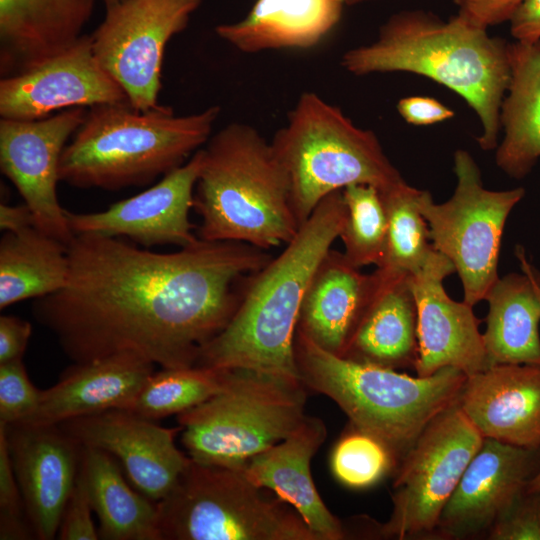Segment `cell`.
Here are the masks:
<instances>
[{
	"instance_id": "cell-1",
	"label": "cell",
	"mask_w": 540,
	"mask_h": 540,
	"mask_svg": "<svg viewBox=\"0 0 540 540\" xmlns=\"http://www.w3.org/2000/svg\"><path fill=\"white\" fill-rule=\"evenodd\" d=\"M69 275L36 299L35 318L83 363L131 354L161 368L194 366L234 315L248 276L272 256L242 242L199 240L170 253L119 237L75 235Z\"/></svg>"
},
{
	"instance_id": "cell-2",
	"label": "cell",
	"mask_w": 540,
	"mask_h": 540,
	"mask_svg": "<svg viewBox=\"0 0 540 540\" xmlns=\"http://www.w3.org/2000/svg\"><path fill=\"white\" fill-rule=\"evenodd\" d=\"M346 215L342 190L326 196L285 249L248 276L234 315L200 349L194 366L248 368L299 378L294 342L301 304L317 267L339 238Z\"/></svg>"
},
{
	"instance_id": "cell-3",
	"label": "cell",
	"mask_w": 540,
	"mask_h": 540,
	"mask_svg": "<svg viewBox=\"0 0 540 540\" xmlns=\"http://www.w3.org/2000/svg\"><path fill=\"white\" fill-rule=\"evenodd\" d=\"M508 42L457 14L445 21L422 10L393 14L368 44L346 51L342 67L355 76L406 72L427 77L463 98L482 126L477 142L498 145L500 107L509 79Z\"/></svg>"
},
{
	"instance_id": "cell-4",
	"label": "cell",
	"mask_w": 540,
	"mask_h": 540,
	"mask_svg": "<svg viewBox=\"0 0 540 540\" xmlns=\"http://www.w3.org/2000/svg\"><path fill=\"white\" fill-rule=\"evenodd\" d=\"M193 209L198 238L268 250L299 230L287 174L272 145L254 127L231 123L202 148Z\"/></svg>"
},
{
	"instance_id": "cell-5",
	"label": "cell",
	"mask_w": 540,
	"mask_h": 540,
	"mask_svg": "<svg viewBox=\"0 0 540 540\" xmlns=\"http://www.w3.org/2000/svg\"><path fill=\"white\" fill-rule=\"evenodd\" d=\"M220 110L179 116L163 105L148 111L129 102L90 107L64 148L60 181L108 191L148 185L203 148Z\"/></svg>"
},
{
	"instance_id": "cell-6",
	"label": "cell",
	"mask_w": 540,
	"mask_h": 540,
	"mask_svg": "<svg viewBox=\"0 0 540 540\" xmlns=\"http://www.w3.org/2000/svg\"><path fill=\"white\" fill-rule=\"evenodd\" d=\"M294 351L305 387L332 399L355 429L384 443L398 464L425 427L457 401L467 379L454 367L412 377L341 357L298 331Z\"/></svg>"
},
{
	"instance_id": "cell-7",
	"label": "cell",
	"mask_w": 540,
	"mask_h": 540,
	"mask_svg": "<svg viewBox=\"0 0 540 540\" xmlns=\"http://www.w3.org/2000/svg\"><path fill=\"white\" fill-rule=\"evenodd\" d=\"M270 143L287 174L300 226L335 191L353 184L384 191L404 180L373 131L314 92L301 94Z\"/></svg>"
},
{
	"instance_id": "cell-8",
	"label": "cell",
	"mask_w": 540,
	"mask_h": 540,
	"mask_svg": "<svg viewBox=\"0 0 540 540\" xmlns=\"http://www.w3.org/2000/svg\"><path fill=\"white\" fill-rule=\"evenodd\" d=\"M306 389L299 378L226 369L216 394L177 415L188 456L201 464L242 470L301 424Z\"/></svg>"
},
{
	"instance_id": "cell-9",
	"label": "cell",
	"mask_w": 540,
	"mask_h": 540,
	"mask_svg": "<svg viewBox=\"0 0 540 540\" xmlns=\"http://www.w3.org/2000/svg\"><path fill=\"white\" fill-rule=\"evenodd\" d=\"M157 506L162 540H318L293 507L241 469L191 459Z\"/></svg>"
},
{
	"instance_id": "cell-10",
	"label": "cell",
	"mask_w": 540,
	"mask_h": 540,
	"mask_svg": "<svg viewBox=\"0 0 540 540\" xmlns=\"http://www.w3.org/2000/svg\"><path fill=\"white\" fill-rule=\"evenodd\" d=\"M453 170L457 183L447 201L438 204L430 192L419 189L417 204L434 249L451 261L462 283L463 300L474 306L485 300L499 278L505 223L525 189H486L477 163L463 149L454 153Z\"/></svg>"
},
{
	"instance_id": "cell-11",
	"label": "cell",
	"mask_w": 540,
	"mask_h": 540,
	"mask_svg": "<svg viewBox=\"0 0 540 540\" xmlns=\"http://www.w3.org/2000/svg\"><path fill=\"white\" fill-rule=\"evenodd\" d=\"M483 440L458 399L438 414L396 468L392 512L378 535L400 540L435 536L440 515Z\"/></svg>"
},
{
	"instance_id": "cell-12",
	"label": "cell",
	"mask_w": 540,
	"mask_h": 540,
	"mask_svg": "<svg viewBox=\"0 0 540 540\" xmlns=\"http://www.w3.org/2000/svg\"><path fill=\"white\" fill-rule=\"evenodd\" d=\"M201 0H120L91 34L100 65L140 111L158 107L168 41L183 31Z\"/></svg>"
},
{
	"instance_id": "cell-13",
	"label": "cell",
	"mask_w": 540,
	"mask_h": 540,
	"mask_svg": "<svg viewBox=\"0 0 540 540\" xmlns=\"http://www.w3.org/2000/svg\"><path fill=\"white\" fill-rule=\"evenodd\" d=\"M87 114L74 107L38 120H0V168L34 216V226L66 245L74 239L58 201L59 166L68 139Z\"/></svg>"
},
{
	"instance_id": "cell-14",
	"label": "cell",
	"mask_w": 540,
	"mask_h": 540,
	"mask_svg": "<svg viewBox=\"0 0 540 540\" xmlns=\"http://www.w3.org/2000/svg\"><path fill=\"white\" fill-rule=\"evenodd\" d=\"M123 102H129L125 91L96 59L88 34L66 50L0 81V116L6 119L38 120L58 110Z\"/></svg>"
},
{
	"instance_id": "cell-15",
	"label": "cell",
	"mask_w": 540,
	"mask_h": 540,
	"mask_svg": "<svg viewBox=\"0 0 540 540\" xmlns=\"http://www.w3.org/2000/svg\"><path fill=\"white\" fill-rule=\"evenodd\" d=\"M201 164L202 148L152 187L106 210H65L68 225L74 235L125 237L144 248L166 244L190 246L199 240L193 232L190 210Z\"/></svg>"
},
{
	"instance_id": "cell-16",
	"label": "cell",
	"mask_w": 540,
	"mask_h": 540,
	"mask_svg": "<svg viewBox=\"0 0 540 540\" xmlns=\"http://www.w3.org/2000/svg\"><path fill=\"white\" fill-rule=\"evenodd\" d=\"M59 426L81 446L112 455L133 487L154 502L168 495L191 462L175 444L180 426L162 427L130 410L76 417Z\"/></svg>"
},
{
	"instance_id": "cell-17",
	"label": "cell",
	"mask_w": 540,
	"mask_h": 540,
	"mask_svg": "<svg viewBox=\"0 0 540 540\" xmlns=\"http://www.w3.org/2000/svg\"><path fill=\"white\" fill-rule=\"evenodd\" d=\"M540 471V447L525 448L484 438L438 521L440 539L487 535Z\"/></svg>"
},
{
	"instance_id": "cell-18",
	"label": "cell",
	"mask_w": 540,
	"mask_h": 540,
	"mask_svg": "<svg viewBox=\"0 0 540 540\" xmlns=\"http://www.w3.org/2000/svg\"><path fill=\"white\" fill-rule=\"evenodd\" d=\"M453 272L451 261L436 250L425 266L410 276L417 308V376L454 367L468 377L489 367L473 306L453 300L444 289V278Z\"/></svg>"
},
{
	"instance_id": "cell-19",
	"label": "cell",
	"mask_w": 540,
	"mask_h": 540,
	"mask_svg": "<svg viewBox=\"0 0 540 540\" xmlns=\"http://www.w3.org/2000/svg\"><path fill=\"white\" fill-rule=\"evenodd\" d=\"M4 427L10 460L35 538L54 539L78 476L82 446L59 425Z\"/></svg>"
},
{
	"instance_id": "cell-20",
	"label": "cell",
	"mask_w": 540,
	"mask_h": 540,
	"mask_svg": "<svg viewBox=\"0 0 540 540\" xmlns=\"http://www.w3.org/2000/svg\"><path fill=\"white\" fill-rule=\"evenodd\" d=\"M458 403L483 438L540 447V365L496 364L468 376Z\"/></svg>"
},
{
	"instance_id": "cell-21",
	"label": "cell",
	"mask_w": 540,
	"mask_h": 540,
	"mask_svg": "<svg viewBox=\"0 0 540 540\" xmlns=\"http://www.w3.org/2000/svg\"><path fill=\"white\" fill-rule=\"evenodd\" d=\"M326 436L323 420L306 415L287 438L253 456L242 471L293 507L318 540H342L347 530L321 499L310 470Z\"/></svg>"
},
{
	"instance_id": "cell-22",
	"label": "cell",
	"mask_w": 540,
	"mask_h": 540,
	"mask_svg": "<svg viewBox=\"0 0 540 540\" xmlns=\"http://www.w3.org/2000/svg\"><path fill=\"white\" fill-rule=\"evenodd\" d=\"M154 366L131 354L74 363L58 382L41 390L35 410L20 424L59 425L108 410H130Z\"/></svg>"
},
{
	"instance_id": "cell-23",
	"label": "cell",
	"mask_w": 540,
	"mask_h": 540,
	"mask_svg": "<svg viewBox=\"0 0 540 540\" xmlns=\"http://www.w3.org/2000/svg\"><path fill=\"white\" fill-rule=\"evenodd\" d=\"M120 0H0V71L12 76L66 50L84 34L95 6Z\"/></svg>"
},
{
	"instance_id": "cell-24",
	"label": "cell",
	"mask_w": 540,
	"mask_h": 540,
	"mask_svg": "<svg viewBox=\"0 0 540 540\" xmlns=\"http://www.w3.org/2000/svg\"><path fill=\"white\" fill-rule=\"evenodd\" d=\"M374 289L372 274L330 249L305 292L297 331L325 351L344 356Z\"/></svg>"
},
{
	"instance_id": "cell-25",
	"label": "cell",
	"mask_w": 540,
	"mask_h": 540,
	"mask_svg": "<svg viewBox=\"0 0 540 540\" xmlns=\"http://www.w3.org/2000/svg\"><path fill=\"white\" fill-rule=\"evenodd\" d=\"M515 255L522 273H510L494 283L483 335L489 367L496 364L540 365V273L522 246Z\"/></svg>"
},
{
	"instance_id": "cell-26",
	"label": "cell",
	"mask_w": 540,
	"mask_h": 540,
	"mask_svg": "<svg viewBox=\"0 0 540 540\" xmlns=\"http://www.w3.org/2000/svg\"><path fill=\"white\" fill-rule=\"evenodd\" d=\"M372 275V297L342 357L392 369L414 368L417 308L410 276Z\"/></svg>"
},
{
	"instance_id": "cell-27",
	"label": "cell",
	"mask_w": 540,
	"mask_h": 540,
	"mask_svg": "<svg viewBox=\"0 0 540 540\" xmlns=\"http://www.w3.org/2000/svg\"><path fill=\"white\" fill-rule=\"evenodd\" d=\"M345 0H256L240 21L216 34L243 53L316 46L337 25Z\"/></svg>"
},
{
	"instance_id": "cell-28",
	"label": "cell",
	"mask_w": 540,
	"mask_h": 540,
	"mask_svg": "<svg viewBox=\"0 0 540 540\" xmlns=\"http://www.w3.org/2000/svg\"><path fill=\"white\" fill-rule=\"evenodd\" d=\"M510 79L499 114L504 136L496 165L515 179L526 177L540 158V39L508 44Z\"/></svg>"
},
{
	"instance_id": "cell-29",
	"label": "cell",
	"mask_w": 540,
	"mask_h": 540,
	"mask_svg": "<svg viewBox=\"0 0 540 540\" xmlns=\"http://www.w3.org/2000/svg\"><path fill=\"white\" fill-rule=\"evenodd\" d=\"M80 469L99 520L100 539L162 540L157 502L130 486L112 455L82 446Z\"/></svg>"
},
{
	"instance_id": "cell-30",
	"label": "cell",
	"mask_w": 540,
	"mask_h": 540,
	"mask_svg": "<svg viewBox=\"0 0 540 540\" xmlns=\"http://www.w3.org/2000/svg\"><path fill=\"white\" fill-rule=\"evenodd\" d=\"M68 245L35 226L5 232L0 241V308L42 298L64 287Z\"/></svg>"
},
{
	"instance_id": "cell-31",
	"label": "cell",
	"mask_w": 540,
	"mask_h": 540,
	"mask_svg": "<svg viewBox=\"0 0 540 540\" xmlns=\"http://www.w3.org/2000/svg\"><path fill=\"white\" fill-rule=\"evenodd\" d=\"M379 192L387 215V233L383 257L375 272L384 276L414 275L436 251L418 208L419 189L403 180Z\"/></svg>"
},
{
	"instance_id": "cell-32",
	"label": "cell",
	"mask_w": 540,
	"mask_h": 540,
	"mask_svg": "<svg viewBox=\"0 0 540 540\" xmlns=\"http://www.w3.org/2000/svg\"><path fill=\"white\" fill-rule=\"evenodd\" d=\"M225 373L202 366L162 368L148 377L130 411L153 421L178 415L216 394Z\"/></svg>"
},
{
	"instance_id": "cell-33",
	"label": "cell",
	"mask_w": 540,
	"mask_h": 540,
	"mask_svg": "<svg viewBox=\"0 0 540 540\" xmlns=\"http://www.w3.org/2000/svg\"><path fill=\"white\" fill-rule=\"evenodd\" d=\"M347 215L339 238L344 256L355 267L377 266L384 253L387 215L377 188L353 184L342 190Z\"/></svg>"
},
{
	"instance_id": "cell-34",
	"label": "cell",
	"mask_w": 540,
	"mask_h": 540,
	"mask_svg": "<svg viewBox=\"0 0 540 540\" xmlns=\"http://www.w3.org/2000/svg\"><path fill=\"white\" fill-rule=\"evenodd\" d=\"M397 461L388 447L377 438L353 427L335 444L330 467L334 477L353 489L371 487L389 472Z\"/></svg>"
},
{
	"instance_id": "cell-35",
	"label": "cell",
	"mask_w": 540,
	"mask_h": 540,
	"mask_svg": "<svg viewBox=\"0 0 540 540\" xmlns=\"http://www.w3.org/2000/svg\"><path fill=\"white\" fill-rule=\"evenodd\" d=\"M35 535L9 456L5 427L0 423V539L24 540Z\"/></svg>"
},
{
	"instance_id": "cell-36",
	"label": "cell",
	"mask_w": 540,
	"mask_h": 540,
	"mask_svg": "<svg viewBox=\"0 0 540 540\" xmlns=\"http://www.w3.org/2000/svg\"><path fill=\"white\" fill-rule=\"evenodd\" d=\"M40 393L30 381L22 360L0 364V423L24 422L35 410Z\"/></svg>"
},
{
	"instance_id": "cell-37",
	"label": "cell",
	"mask_w": 540,
	"mask_h": 540,
	"mask_svg": "<svg viewBox=\"0 0 540 540\" xmlns=\"http://www.w3.org/2000/svg\"><path fill=\"white\" fill-rule=\"evenodd\" d=\"M487 536L490 540H540V491L525 488Z\"/></svg>"
},
{
	"instance_id": "cell-38",
	"label": "cell",
	"mask_w": 540,
	"mask_h": 540,
	"mask_svg": "<svg viewBox=\"0 0 540 540\" xmlns=\"http://www.w3.org/2000/svg\"><path fill=\"white\" fill-rule=\"evenodd\" d=\"M92 505L89 498L84 476L79 468L78 476L65 505L58 539L61 540H97L98 528L92 520Z\"/></svg>"
},
{
	"instance_id": "cell-39",
	"label": "cell",
	"mask_w": 540,
	"mask_h": 540,
	"mask_svg": "<svg viewBox=\"0 0 540 540\" xmlns=\"http://www.w3.org/2000/svg\"><path fill=\"white\" fill-rule=\"evenodd\" d=\"M525 0H453L457 15L473 26L488 29L509 22Z\"/></svg>"
},
{
	"instance_id": "cell-40",
	"label": "cell",
	"mask_w": 540,
	"mask_h": 540,
	"mask_svg": "<svg viewBox=\"0 0 540 540\" xmlns=\"http://www.w3.org/2000/svg\"><path fill=\"white\" fill-rule=\"evenodd\" d=\"M396 108L404 121L414 126L434 125L451 119L455 115L452 109L428 96L401 98Z\"/></svg>"
},
{
	"instance_id": "cell-41",
	"label": "cell",
	"mask_w": 540,
	"mask_h": 540,
	"mask_svg": "<svg viewBox=\"0 0 540 540\" xmlns=\"http://www.w3.org/2000/svg\"><path fill=\"white\" fill-rule=\"evenodd\" d=\"M32 333L31 324L19 317H0V364L22 360Z\"/></svg>"
},
{
	"instance_id": "cell-42",
	"label": "cell",
	"mask_w": 540,
	"mask_h": 540,
	"mask_svg": "<svg viewBox=\"0 0 540 540\" xmlns=\"http://www.w3.org/2000/svg\"><path fill=\"white\" fill-rule=\"evenodd\" d=\"M510 33L516 41L540 39V0H525L509 21Z\"/></svg>"
},
{
	"instance_id": "cell-43",
	"label": "cell",
	"mask_w": 540,
	"mask_h": 540,
	"mask_svg": "<svg viewBox=\"0 0 540 540\" xmlns=\"http://www.w3.org/2000/svg\"><path fill=\"white\" fill-rule=\"evenodd\" d=\"M34 216L30 208L21 205H0V229L4 232H17L34 226Z\"/></svg>"
},
{
	"instance_id": "cell-44",
	"label": "cell",
	"mask_w": 540,
	"mask_h": 540,
	"mask_svg": "<svg viewBox=\"0 0 540 540\" xmlns=\"http://www.w3.org/2000/svg\"><path fill=\"white\" fill-rule=\"evenodd\" d=\"M526 489L529 491H540V471L528 482Z\"/></svg>"
},
{
	"instance_id": "cell-45",
	"label": "cell",
	"mask_w": 540,
	"mask_h": 540,
	"mask_svg": "<svg viewBox=\"0 0 540 540\" xmlns=\"http://www.w3.org/2000/svg\"><path fill=\"white\" fill-rule=\"evenodd\" d=\"M373 0H345L346 5H355V4H361L364 2H369Z\"/></svg>"
}]
</instances>
